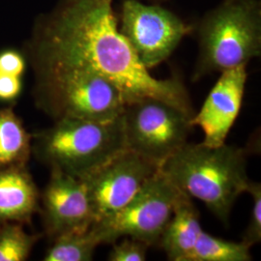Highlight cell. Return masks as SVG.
Instances as JSON below:
<instances>
[{
    "instance_id": "cell-19",
    "label": "cell",
    "mask_w": 261,
    "mask_h": 261,
    "mask_svg": "<svg viewBox=\"0 0 261 261\" xmlns=\"http://www.w3.org/2000/svg\"><path fill=\"white\" fill-rule=\"evenodd\" d=\"M109 254L111 261H144L149 245L132 237H124L120 243L114 242Z\"/></svg>"
},
{
    "instance_id": "cell-7",
    "label": "cell",
    "mask_w": 261,
    "mask_h": 261,
    "mask_svg": "<svg viewBox=\"0 0 261 261\" xmlns=\"http://www.w3.org/2000/svg\"><path fill=\"white\" fill-rule=\"evenodd\" d=\"M193 116L154 98L126 103L122 113L126 148L161 167L186 144Z\"/></svg>"
},
{
    "instance_id": "cell-1",
    "label": "cell",
    "mask_w": 261,
    "mask_h": 261,
    "mask_svg": "<svg viewBox=\"0 0 261 261\" xmlns=\"http://www.w3.org/2000/svg\"><path fill=\"white\" fill-rule=\"evenodd\" d=\"M112 2L66 0L38 39V71H89L114 84L126 103L154 98L194 115L186 88L179 79L158 80L140 62L118 29Z\"/></svg>"
},
{
    "instance_id": "cell-18",
    "label": "cell",
    "mask_w": 261,
    "mask_h": 261,
    "mask_svg": "<svg viewBox=\"0 0 261 261\" xmlns=\"http://www.w3.org/2000/svg\"><path fill=\"white\" fill-rule=\"evenodd\" d=\"M247 193L252 197V207L248 227L243 236V242L250 245L260 243L261 241V185L258 182L250 181L247 188Z\"/></svg>"
},
{
    "instance_id": "cell-14",
    "label": "cell",
    "mask_w": 261,
    "mask_h": 261,
    "mask_svg": "<svg viewBox=\"0 0 261 261\" xmlns=\"http://www.w3.org/2000/svg\"><path fill=\"white\" fill-rule=\"evenodd\" d=\"M32 154V135L12 108L0 110V168L27 167Z\"/></svg>"
},
{
    "instance_id": "cell-10",
    "label": "cell",
    "mask_w": 261,
    "mask_h": 261,
    "mask_svg": "<svg viewBox=\"0 0 261 261\" xmlns=\"http://www.w3.org/2000/svg\"><path fill=\"white\" fill-rule=\"evenodd\" d=\"M42 199L46 232L55 239L60 235L84 233L95 223L86 187L81 178L50 169Z\"/></svg>"
},
{
    "instance_id": "cell-13",
    "label": "cell",
    "mask_w": 261,
    "mask_h": 261,
    "mask_svg": "<svg viewBox=\"0 0 261 261\" xmlns=\"http://www.w3.org/2000/svg\"><path fill=\"white\" fill-rule=\"evenodd\" d=\"M203 229L192 198L183 194L176 203L159 246L172 261H190L196 241Z\"/></svg>"
},
{
    "instance_id": "cell-8",
    "label": "cell",
    "mask_w": 261,
    "mask_h": 261,
    "mask_svg": "<svg viewBox=\"0 0 261 261\" xmlns=\"http://www.w3.org/2000/svg\"><path fill=\"white\" fill-rule=\"evenodd\" d=\"M190 31L169 10L138 0L123 3L120 32L148 70L168 58Z\"/></svg>"
},
{
    "instance_id": "cell-11",
    "label": "cell",
    "mask_w": 261,
    "mask_h": 261,
    "mask_svg": "<svg viewBox=\"0 0 261 261\" xmlns=\"http://www.w3.org/2000/svg\"><path fill=\"white\" fill-rule=\"evenodd\" d=\"M247 75L246 65L222 72L200 111L194 114L192 125L203 130L204 145L218 147L225 143L241 110Z\"/></svg>"
},
{
    "instance_id": "cell-2",
    "label": "cell",
    "mask_w": 261,
    "mask_h": 261,
    "mask_svg": "<svg viewBox=\"0 0 261 261\" xmlns=\"http://www.w3.org/2000/svg\"><path fill=\"white\" fill-rule=\"evenodd\" d=\"M160 170L185 195L201 200L224 224L236 199L247 193V151L224 143L218 147L186 144Z\"/></svg>"
},
{
    "instance_id": "cell-3",
    "label": "cell",
    "mask_w": 261,
    "mask_h": 261,
    "mask_svg": "<svg viewBox=\"0 0 261 261\" xmlns=\"http://www.w3.org/2000/svg\"><path fill=\"white\" fill-rule=\"evenodd\" d=\"M126 149L122 114L111 121L62 118L32 135V153L50 169L82 178Z\"/></svg>"
},
{
    "instance_id": "cell-17",
    "label": "cell",
    "mask_w": 261,
    "mask_h": 261,
    "mask_svg": "<svg viewBox=\"0 0 261 261\" xmlns=\"http://www.w3.org/2000/svg\"><path fill=\"white\" fill-rule=\"evenodd\" d=\"M39 238L28 234L21 224L0 223V261L27 260Z\"/></svg>"
},
{
    "instance_id": "cell-4",
    "label": "cell",
    "mask_w": 261,
    "mask_h": 261,
    "mask_svg": "<svg viewBox=\"0 0 261 261\" xmlns=\"http://www.w3.org/2000/svg\"><path fill=\"white\" fill-rule=\"evenodd\" d=\"M260 53L259 1L224 0L206 16L200 27L199 56L194 80L247 65Z\"/></svg>"
},
{
    "instance_id": "cell-6",
    "label": "cell",
    "mask_w": 261,
    "mask_h": 261,
    "mask_svg": "<svg viewBox=\"0 0 261 261\" xmlns=\"http://www.w3.org/2000/svg\"><path fill=\"white\" fill-rule=\"evenodd\" d=\"M183 194L159 169L126 205L94 223L90 229L100 245L113 244L122 237H132L149 246L158 245Z\"/></svg>"
},
{
    "instance_id": "cell-21",
    "label": "cell",
    "mask_w": 261,
    "mask_h": 261,
    "mask_svg": "<svg viewBox=\"0 0 261 261\" xmlns=\"http://www.w3.org/2000/svg\"><path fill=\"white\" fill-rule=\"evenodd\" d=\"M25 69L23 56L17 50L6 49L0 53V71L22 76Z\"/></svg>"
},
{
    "instance_id": "cell-5",
    "label": "cell",
    "mask_w": 261,
    "mask_h": 261,
    "mask_svg": "<svg viewBox=\"0 0 261 261\" xmlns=\"http://www.w3.org/2000/svg\"><path fill=\"white\" fill-rule=\"evenodd\" d=\"M38 72V105L55 120L111 121L124 112L126 101L120 90L102 75L81 69Z\"/></svg>"
},
{
    "instance_id": "cell-12",
    "label": "cell",
    "mask_w": 261,
    "mask_h": 261,
    "mask_svg": "<svg viewBox=\"0 0 261 261\" xmlns=\"http://www.w3.org/2000/svg\"><path fill=\"white\" fill-rule=\"evenodd\" d=\"M40 194L27 167L0 168V223L29 224Z\"/></svg>"
},
{
    "instance_id": "cell-20",
    "label": "cell",
    "mask_w": 261,
    "mask_h": 261,
    "mask_svg": "<svg viewBox=\"0 0 261 261\" xmlns=\"http://www.w3.org/2000/svg\"><path fill=\"white\" fill-rule=\"evenodd\" d=\"M22 88L21 76L0 71V102L16 101Z\"/></svg>"
},
{
    "instance_id": "cell-9",
    "label": "cell",
    "mask_w": 261,
    "mask_h": 261,
    "mask_svg": "<svg viewBox=\"0 0 261 261\" xmlns=\"http://www.w3.org/2000/svg\"><path fill=\"white\" fill-rule=\"evenodd\" d=\"M159 169L154 162L126 148L81 178L87 190L95 223L118 212Z\"/></svg>"
},
{
    "instance_id": "cell-16",
    "label": "cell",
    "mask_w": 261,
    "mask_h": 261,
    "mask_svg": "<svg viewBox=\"0 0 261 261\" xmlns=\"http://www.w3.org/2000/svg\"><path fill=\"white\" fill-rule=\"evenodd\" d=\"M100 245L91 229L84 233L60 235L54 239L47 250L45 261H90Z\"/></svg>"
},
{
    "instance_id": "cell-15",
    "label": "cell",
    "mask_w": 261,
    "mask_h": 261,
    "mask_svg": "<svg viewBox=\"0 0 261 261\" xmlns=\"http://www.w3.org/2000/svg\"><path fill=\"white\" fill-rule=\"evenodd\" d=\"M252 247L245 242H232L201 231L190 261H250Z\"/></svg>"
}]
</instances>
